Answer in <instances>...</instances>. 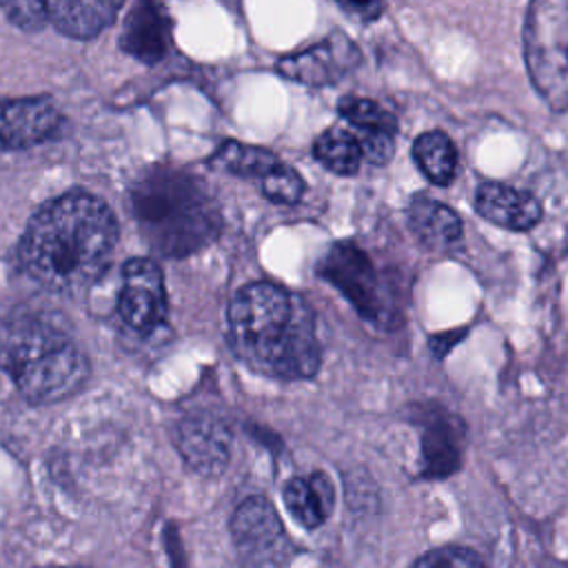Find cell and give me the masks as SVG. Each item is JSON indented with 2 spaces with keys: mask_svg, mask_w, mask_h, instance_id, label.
Masks as SVG:
<instances>
[{
  "mask_svg": "<svg viewBox=\"0 0 568 568\" xmlns=\"http://www.w3.org/2000/svg\"><path fill=\"white\" fill-rule=\"evenodd\" d=\"M118 222L95 195L71 191L44 202L27 222L18 260L29 280L51 293L89 288L109 266Z\"/></svg>",
  "mask_w": 568,
  "mask_h": 568,
  "instance_id": "cell-1",
  "label": "cell"
},
{
  "mask_svg": "<svg viewBox=\"0 0 568 568\" xmlns=\"http://www.w3.org/2000/svg\"><path fill=\"white\" fill-rule=\"evenodd\" d=\"M235 353L282 379H308L320 368V344L308 308L273 282L240 288L229 304Z\"/></svg>",
  "mask_w": 568,
  "mask_h": 568,
  "instance_id": "cell-2",
  "label": "cell"
},
{
  "mask_svg": "<svg viewBox=\"0 0 568 568\" xmlns=\"http://www.w3.org/2000/svg\"><path fill=\"white\" fill-rule=\"evenodd\" d=\"M0 368L33 404L71 397L89 377L78 344L47 320L27 311L0 313Z\"/></svg>",
  "mask_w": 568,
  "mask_h": 568,
  "instance_id": "cell-3",
  "label": "cell"
},
{
  "mask_svg": "<svg viewBox=\"0 0 568 568\" xmlns=\"http://www.w3.org/2000/svg\"><path fill=\"white\" fill-rule=\"evenodd\" d=\"M131 209L153 251L182 257L204 248L220 231V213L206 186L173 166H153L131 186Z\"/></svg>",
  "mask_w": 568,
  "mask_h": 568,
  "instance_id": "cell-4",
  "label": "cell"
},
{
  "mask_svg": "<svg viewBox=\"0 0 568 568\" xmlns=\"http://www.w3.org/2000/svg\"><path fill=\"white\" fill-rule=\"evenodd\" d=\"M524 62L552 111H568V0H535L524 18Z\"/></svg>",
  "mask_w": 568,
  "mask_h": 568,
  "instance_id": "cell-5",
  "label": "cell"
},
{
  "mask_svg": "<svg viewBox=\"0 0 568 568\" xmlns=\"http://www.w3.org/2000/svg\"><path fill=\"white\" fill-rule=\"evenodd\" d=\"M231 535L244 568H284L293 555L275 506L260 495L246 497L235 508Z\"/></svg>",
  "mask_w": 568,
  "mask_h": 568,
  "instance_id": "cell-6",
  "label": "cell"
},
{
  "mask_svg": "<svg viewBox=\"0 0 568 568\" xmlns=\"http://www.w3.org/2000/svg\"><path fill=\"white\" fill-rule=\"evenodd\" d=\"M317 273L331 282L368 322H377L384 313L379 280L368 255L351 240L335 242L317 264Z\"/></svg>",
  "mask_w": 568,
  "mask_h": 568,
  "instance_id": "cell-7",
  "label": "cell"
},
{
  "mask_svg": "<svg viewBox=\"0 0 568 568\" xmlns=\"http://www.w3.org/2000/svg\"><path fill=\"white\" fill-rule=\"evenodd\" d=\"M122 322L138 331L149 333L166 317V291L160 266L146 257H133L122 268V291L118 300Z\"/></svg>",
  "mask_w": 568,
  "mask_h": 568,
  "instance_id": "cell-8",
  "label": "cell"
},
{
  "mask_svg": "<svg viewBox=\"0 0 568 568\" xmlns=\"http://www.w3.org/2000/svg\"><path fill=\"white\" fill-rule=\"evenodd\" d=\"M178 450L186 466L204 477L224 473L231 459V426L217 413L193 410L184 415L175 433Z\"/></svg>",
  "mask_w": 568,
  "mask_h": 568,
  "instance_id": "cell-9",
  "label": "cell"
},
{
  "mask_svg": "<svg viewBox=\"0 0 568 568\" xmlns=\"http://www.w3.org/2000/svg\"><path fill=\"white\" fill-rule=\"evenodd\" d=\"M362 62L359 49L342 31H333L317 44L277 60V71L306 87H326L342 80Z\"/></svg>",
  "mask_w": 568,
  "mask_h": 568,
  "instance_id": "cell-10",
  "label": "cell"
},
{
  "mask_svg": "<svg viewBox=\"0 0 568 568\" xmlns=\"http://www.w3.org/2000/svg\"><path fill=\"white\" fill-rule=\"evenodd\" d=\"M60 126V113L49 95H0V153L49 140Z\"/></svg>",
  "mask_w": 568,
  "mask_h": 568,
  "instance_id": "cell-11",
  "label": "cell"
},
{
  "mask_svg": "<svg viewBox=\"0 0 568 568\" xmlns=\"http://www.w3.org/2000/svg\"><path fill=\"white\" fill-rule=\"evenodd\" d=\"M466 424L459 415L439 404L422 410V473L430 479L453 475L464 455Z\"/></svg>",
  "mask_w": 568,
  "mask_h": 568,
  "instance_id": "cell-12",
  "label": "cell"
},
{
  "mask_svg": "<svg viewBox=\"0 0 568 568\" xmlns=\"http://www.w3.org/2000/svg\"><path fill=\"white\" fill-rule=\"evenodd\" d=\"M475 211L484 220L510 231H528L539 224L544 215L541 204L532 193L501 182H481L477 186Z\"/></svg>",
  "mask_w": 568,
  "mask_h": 568,
  "instance_id": "cell-13",
  "label": "cell"
},
{
  "mask_svg": "<svg viewBox=\"0 0 568 568\" xmlns=\"http://www.w3.org/2000/svg\"><path fill=\"white\" fill-rule=\"evenodd\" d=\"M408 226L428 251H448L462 240V220L446 204L417 193L406 209Z\"/></svg>",
  "mask_w": 568,
  "mask_h": 568,
  "instance_id": "cell-14",
  "label": "cell"
},
{
  "mask_svg": "<svg viewBox=\"0 0 568 568\" xmlns=\"http://www.w3.org/2000/svg\"><path fill=\"white\" fill-rule=\"evenodd\" d=\"M282 495L288 513L304 528L322 526L328 519L335 501L333 484L322 470H315L306 477L288 479Z\"/></svg>",
  "mask_w": 568,
  "mask_h": 568,
  "instance_id": "cell-15",
  "label": "cell"
},
{
  "mask_svg": "<svg viewBox=\"0 0 568 568\" xmlns=\"http://www.w3.org/2000/svg\"><path fill=\"white\" fill-rule=\"evenodd\" d=\"M169 44V27L164 13L155 4H138L124 22L122 49L133 58L153 64L164 58Z\"/></svg>",
  "mask_w": 568,
  "mask_h": 568,
  "instance_id": "cell-16",
  "label": "cell"
},
{
  "mask_svg": "<svg viewBox=\"0 0 568 568\" xmlns=\"http://www.w3.org/2000/svg\"><path fill=\"white\" fill-rule=\"evenodd\" d=\"M118 9H120L118 2H102V0H91V2L53 0V2H47V20L69 38L89 40V38H95L102 29H106L113 22Z\"/></svg>",
  "mask_w": 568,
  "mask_h": 568,
  "instance_id": "cell-17",
  "label": "cell"
},
{
  "mask_svg": "<svg viewBox=\"0 0 568 568\" xmlns=\"http://www.w3.org/2000/svg\"><path fill=\"white\" fill-rule=\"evenodd\" d=\"M413 158L433 184L446 186L453 182L457 171V151L444 131H426L415 138Z\"/></svg>",
  "mask_w": 568,
  "mask_h": 568,
  "instance_id": "cell-18",
  "label": "cell"
},
{
  "mask_svg": "<svg viewBox=\"0 0 568 568\" xmlns=\"http://www.w3.org/2000/svg\"><path fill=\"white\" fill-rule=\"evenodd\" d=\"M280 162L282 160L268 149L242 144L235 140H226L209 160V164L220 171H226L240 178H260V180L266 173H271Z\"/></svg>",
  "mask_w": 568,
  "mask_h": 568,
  "instance_id": "cell-19",
  "label": "cell"
},
{
  "mask_svg": "<svg viewBox=\"0 0 568 568\" xmlns=\"http://www.w3.org/2000/svg\"><path fill=\"white\" fill-rule=\"evenodd\" d=\"M313 155L317 158V162L322 166H326L328 171H333L337 175L357 173V169L364 160L355 133H351L342 126L326 129L322 135H317V140L313 142Z\"/></svg>",
  "mask_w": 568,
  "mask_h": 568,
  "instance_id": "cell-20",
  "label": "cell"
},
{
  "mask_svg": "<svg viewBox=\"0 0 568 568\" xmlns=\"http://www.w3.org/2000/svg\"><path fill=\"white\" fill-rule=\"evenodd\" d=\"M339 115L355 126V133H397L395 115L368 98L346 95L337 102Z\"/></svg>",
  "mask_w": 568,
  "mask_h": 568,
  "instance_id": "cell-21",
  "label": "cell"
},
{
  "mask_svg": "<svg viewBox=\"0 0 568 568\" xmlns=\"http://www.w3.org/2000/svg\"><path fill=\"white\" fill-rule=\"evenodd\" d=\"M260 186L266 200L275 204H286V206L297 204L306 191L302 175L284 162H280L271 173H266L260 180Z\"/></svg>",
  "mask_w": 568,
  "mask_h": 568,
  "instance_id": "cell-22",
  "label": "cell"
},
{
  "mask_svg": "<svg viewBox=\"0 0 568 568\" xmlns=\"http://www.w3.org/2000/svg\"><path fill=\"white\" fill-rule=\"evenodd\" d=\"M413 568H486L484 561L468 548L446 546L430 550L413 564Z\"/></svg>",
  "mask_w": 568,
  "mask_h": 568,
  "instance_id": "cell-23",
  "label": "cell"
},
{
  "mask_svg": "<svg viewBox=\"0 0 568 568\" xmlns=\"http://www.w3.org/2000/svg\"><path fill=\"white\" fill-rule=\"evenodd\" d=\"M0 7L7 18L22 31H38L49 22L44 2H2Z\"/></svg>",
  "mask_w": 568,
  "mask_h": 568,
  "instance_id": "cell-24",
  "label": "cell"
},
{
  "mask_svg": "<svg viewBox=\"0 0 568 568\" xmlns=\"http://www.w3.org/2000/svg\"><path fill=\"white\" fill-rule=\"evenodd\" d=\"M339 7L348 13H357L359 20H375L382 11H384V4L379 2H366V4H355V2H339Z\"/></svg>",
  "mask_w": 568,
  "mask_h": 568,
  "instance_id": "cell-25",
  "label": "cell"
},
{
  "mask_svg": "<svg viewBox=\"0 0 568 568\" xmlns=\"http://www.w3.org/2000/svg\"><path fill=\"white\" fill-rule=\"evenodd\" d=\"M450 337H455V335L446 333V335H433L430 337V348L437 357H444L450 351V346L457 342V339H450Z\"/></svg>",
  "mask_w": 568,
  "mask_h": 568,
  "instance_id": "cell-26",
  "label": "cell"
},
{
  "mask_svg": "<svg viewBox=\"0 0 568 568\" xmlns=\"http://www.w3.org/2000/svg\"><path fill=\"white\" fill-rule=\"evenodd\" d=\"M47 568H87V566H47Z\"/></svg>",
  "mask_w": 568,
  "mask_h": 568,
  "instance_id": "cell-27",
  "label": "cell"
}]
</instances>
